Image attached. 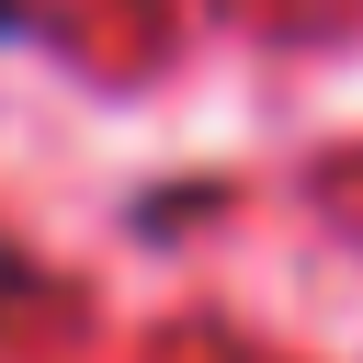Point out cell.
I'll return each mask as SVG.
<instances>
[{
    "instance_id": "cell-1",
    "label": "cell",
    "mask_w": 363,
    "mask_h": 363,
    "mask_svg": "<svg viewBox=\"0 0 363 363\" xmlns=\"http://www.w3.org/2000/svg\"><path fill=\"white\" fill-rule=\"evenodd\" d=\"M23 34H34V11H23V0H0V45H23Z\"/></svg>"
}]
</instances>
